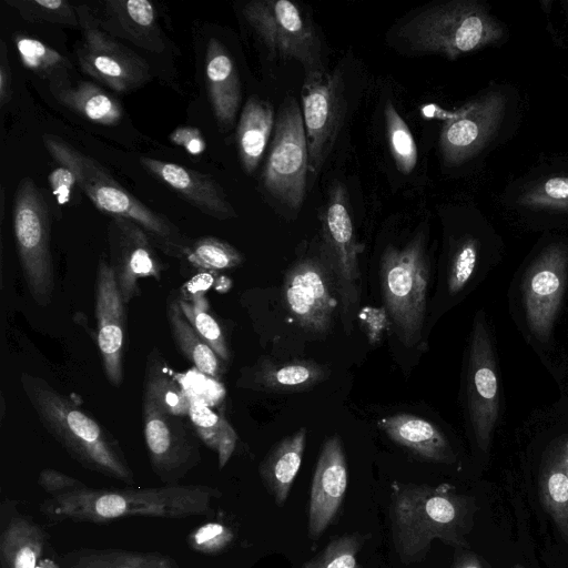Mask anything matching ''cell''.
Here are the masks:
<instances>
[{
	"instance_id": "27",
	"label": "cell",
	"mask_w": 568,
	"mask_h": 568,
	"mask_svg": "<svg viewBox=\"0 0 568 568\" xmlns=\"http://www.w3.org/2000/svg\"><path fill=\"white\" fill-rule=\"evenodd\" d=\"M274 125L273 105L251 97L242 110L236 130L239 155L246 173H253L260 164Z\"/></svg>"
},
{
	"instance_id": "35",
	"label": "cell",
	"mask_w": 568,
	"mask_h": 568,
	"mask_svg": "<svg viewBox=\"0 0 568 568\" xmlns=\"http://www.w3.org/2000/svg\"><path fill=\"white\" fill-rule=\"evenodd\" d=\"M158 362V361H156ZM155 359H149L144 383V395L164 412L175 416L189 415L191 400L181 387L168 377Z\"/></svg>"
},
{
	"instance_id": "15",
	"label": "cell",
	"mask_w": 568,
	"mask_h": 568,
	"mask_svg": "<svg viewBox=\"0 0 568 568\" xmlns=\"http://www.w3.org/2000/svg\"><path fill=\"white\" fill-rule=\"evenodd\" d=\"M568 280V250L547 246L529 265L521 283L523 304L531 334L546 342L560 310Z\"/></svg>"
},
{
	"instance_id": "20",
	"label": "cell",
	"mask_w": 568,
	"mask_h": 568,
	"mask_svg": "<svg viewBox=\"0 0 568 568\" xmlns=\"http://www.w3.org/2000/svg\"><path fill=\"white\" fill-rule=\"evenodd\" d=\"M347 488V464L342 439L328 437L321 449L311 487L307 532L318 539L335 520Z\"/></svg>"
},
{
	"instance_id": "11",
	"label": "cell",
	"mask_w": 568,
	"mask_h": 568,
	"mask_svg": "<svg viewBox=\"0 0 568 568\" xmlns=\"http://www.w3.org/2000/svg\"><path fill=\"white\" fill-rule=\"evenodd\" d=\"M343 71L305 77L302 115L308 148V171L317 173L325 163L346 113Z\"/></svg>"
},
{
	"instance_id": "36",
	"label": "cell",
	"mask_w": 568,
	"mask_h": 568,
	"mask_svg": "<svg viewBox=\"0 0 568 568\" xmlns=\"http://www.w3.org/2000/svg\"><path fill=\"white\" fill-rule=\"evenodd\" d=\"M388 145L397 170L409 174L417 163V148L413 134L396 108L387 102L384 109Z\"/></svg>"
},
{
	"instance_id": "46",
	"label": "cell",
	"mask_w": 568,
	"mask_h": 568,
	"mask_svg": "<svg viewBox=\"0 0 568 568\" xmlns=\"http://www.w3.org/2000/svg\"><path fill=\"white\" fill-rule=\"evenodd\" d=\"M388 314L384 307H364L359 313V318L364 331L371 343H377L381 339L383 332L387 328Z\"/></svg>"
},
{
	"instance_id": "5",
	"label": "cell",
	"mask_w": 568,
	"mask_h": 568,
	"mask_svg": "<svg viewBox=\"0 0 568 568\" xmlns=\"http://www.w3.org/2000/svg\"><path fill=\"white\" fill-rule=\"evenodd\" d=\"M381 282L386 310L400 341L415 345L422 335L429 270L422 234L404 247L389 245L381 260Z\"/></svg>"
},
{
	"instance_id": "23",
	"label": "cell",
	"mask_w": 568,
	"mask_h": 568,
	"mask_svg": "<svg viewBox=\"0 0 568 568\" xmlns=\"http://www.w3.org/2000/svg\"><path fill=\"white\" fill-rule=\"evenodd\" d=\"M140 163L201 212L219 220L236 216L223 189L211 176L176 163L152 158L142 156Z\"/></svg>"
},
{
	"instance_id": "31",
	"label": "cell",
	"mask_w": 568,
	"mask_h": 568,
	"mask_svg": "<svg viewBox=\"0 0 568 568\" xmlns=\"http://www.w3.org/2000/svg\"><path fill=\"white\" fill-rule=\"evenodd\" d=\"M542 507L568 546V473L562 456L549 458L539 476Z\"/></svg>"
},
{
	"instance_id": "33",
	"label": "cell",
	"mask_w": 568,
	"mask_h": 568,
	"mask_svg": "<svg viewBox=\"0 0 568 568\" xmlns=\"http://www.w3.org/2000/svg\"><path fill=\"white\" fill-rule=\"evenodd\" d=\"M14 43L22 64L49 85L71 83L72 63L45 43L22 34L14 36Z\"/></svg>"
},
{
	"instance_id": "41",
	"label": "cell",
	"mask_w": 568,
	"mask_h": 568,
	"mask_svg": "<svg viewBox=\"0 0 568 568\" xmlns=\"http://www.w3.org/2000/svg\"><path fill=\"white\" fill-rule=\"evenodd\" d=\"M365 538L359 534H346L333 538L325 548L301 568H361L357 555Z\"/></svg>"
},
{
	"instance_id": "3",
	"label": "cell",
	"mask_w": 568,
	"mask_h": 568,
	"mask_svg": "<svg viewBox=\"0 0 568 568\" xmlns=\"http://www.w3.org/2000/svg\"><path fill=\"white\" fill-rule=\"evenodd\" d=\"M22 387L45 429L84 468L135 484L116 440L93 418L40 377L22 374Z\"/></svg>"
},
{
	"instance_id": "19",
	"label": "cell",
	"mask_w": 568,
	"mask_h": 568,
	"mask_svg": "<svg viewBox=\"0 0 568 568\" xmlns=\"http://www.w3.org/2000/svg\"><path fill=\"white\" fill-rule=\"evenodd\" d=\"M49 536L17 501L6 498L0 506L1 568H59Z\"/></svg>"
},
{
	"instance_id": "21",
	"label": "cell",
	"mask_w": 568,
	"mask_h": 568,
	"mask_svg": "<svg viewBox=\"0 0 568 568\" xmlns=\"http://www.w3.org/2000/svg\"><path fill=\"white\" fill-rule=\"evenodd\" d=\"M124 304L112 267L108 262L101 260L95 282L98 345L105 375L114 386H120L123 379Z\"/></svg>"
},
{
	"instance_id": "42",
	"label": "cell",
	"mask_w": 568,
	"mask_h": 568,
	"mask_svg": "<svg viewBox=\"0 0 568 568\" xmlns=\"http://www.w3.org/2000/svg\"><path fill=\"white\" fill-rule=\"evenodd\" d=\"M235 534L222 521H206L194 528L186 537L187 546L202 555H220L234 542Z\"/></svg>"
},
{
	"instance_id": "4",
	"label": "cell",
	"mask_w": 568,
	"mask_h": 568,
	"mask_svg": "<svg viewBox=\"0 0 568 568\" xmlns=\"http://www.w3.org/2000/svg\"><path fill=\"white\" fill-rule=\"evenodd\" d=\"M399 37L414 53L456 60L498 43L505 28L484 3L454 0L418 12L400 27Z\"/></svg>"
},
{
	"instance_id": "24",
	"label": "cell",
	"mask_w": 568,
	"mask_h": 568,
	"mask_svg": "<svg viewBox=\"0 0 568 568\" xmlns=\"http://www.w3.org/2000/svg\"><path fill=\"white\" fill-rule=\"evenodd\" d=\"M377 426L396 444L423 459L454 464L456 455L442 430L429 420L410 414H396L377 420Z\"/></svg>"
},
{
	"instance_id": "7",
	"label": "cell",
	"mask_w": 568,
	"mask_h": 568,
	"mask_svg": "<svg viewBox=\"0 0 568 568\" xmlns=\"http://www.w3.org/2000/svg\"><path fill=\"white\" fill-rule=\"evenodd\" d=\"M13 230L28 290L40 306H47L54 291L49 211L30 178L22 179L16 191Z\"/></svg>"
},
{
	"instance_id": "43",
	"label": "cell",
	"mask_w": 568,
	"mask_h": 568,
	"mask_svg": "<svg viewBox=\"0 0 568 568\" xmlns=\"http://www.w3.org/2000/svg\"><path fill=\"white\" fill-rule=\"evenodd\" d=\"M478 241L470 236L464 237L458 243L452 257L447 278L450 294L460 292L471 277L478 258Z\"/></svg>"
},
{
	"instance_id": "17",
	"label": "cell",
	"mask_w": 568,
	"mask_h": 568,
	"mask_svg": "<svg viewBox=\"0 0 568 568\" xmlns=\"http://www.w3.org/2000/svg\"><path fill=\"white\" fill-rule=\"evenodd\" d=\"M283 302L301 327L317 334L331 329L338 304L327 271L312 258L300 261L287 271Z\"/></svg>"
},
{
	"instance_id": "8",
	"label": "cell",
	"mask_w": 568,
	"mask_h": 568,
	"mask_svg": "<svg viewBox=\"0 0 568 568\" xmlns=\"http://www.w3.org/2000/svg\"><path fill=\"white\" fill-rule=\"evenodd\" d=\"M308 148L302 109L293 97L283 101L262 173L264 187L291 209L301 207L306 192Z\"/></svg>"
},
{
	"instance_id": "32",
	"label": "cell",
	"mask_w": 568,
	"mask_h": 568,
	"mask_svg": "<svg viewBox=\"0 0 568 568\" xmlns=\"http://www.w3.org/2000/svg\"><path fill=\"white\" fill-rule=\"evenodd\" d=\"M168 320L174 341L184 356L203 374L217 378L219 356L203 341L184 316L179 300L168 304Z\"/></svg>"
},
{
	"instance_id": "12",
	"label": "cell",
	"mask_w": 568,
	"mask_h": 568,
	"mask_svg": "<svg viewBox=\"0 0 568 568\" xmlns=\"http://www.w3.org/2000/svg\"><path fill=\"white\" fill-rule=\"evenodd\" d=\"M507 108L508 99L500 90H488L464 105L440 130L444 164L457 166L478 155L497 135Z\"/></svg>"
},
{
	"instance_id": "49",
	"label": "cell",
	"mask_w": 568,
	"mask_h": 568,
	"mask_svg": "<svg viewBox=\"0 0 568 568\" xmlns=\"http://www.w3.org/2000/svg\"><path fill=\"white\" fill-rule=\"evenodd\" d=\"M452 568H483L479 558L465 548H457Z\"/></svg>"
},
{
	"instance_id": "14",
	"label": "cell",
	"mask_w": 568,
	"mask_h": 568,
	"mask_svg": "<svg viewBox=\"0 0 568 568\" xmlns=\"http://www.w3.org/2000/svg\"><path fill=\"white\" fill-rule=\"evenodd\" d=\"M324 251L333 268L344 311L358 300L361 278L358 256L364 244L356 241L347 192L344 184L335 182L322 213Z\"/></svg>"
},
{
	"instance_id": "13",
	"label": "cell",
	"mask_w": 568,
	"mask_h": 568,
	"mask_svg": "<svg viewBox=\"0 0 568 568\" xmlns=\"http://www.w3.org/2000/svg\"><path fill=\"white\" fill-rule=\"evenodd\" d=\"M144 439L152 470L165 485H176L201 460L199 436L180 416L143 397Z\"/></svg>"
},
{
	"instance_id": "16",
	"label": "cell",
	"mask_w": 568,
	"mask_h": 568,
	"mask_svg": "<svg viewBox=\"0 0 568 568\" xmlns=\"http://www.w3.org/2000/svg\"><path fill=\"white\" fill-rule=\"evenodd\" d=\"M467 406L475 439L490 447L499 412V386L491 341L481 313L476 315L468 358Z\"/></svg>"
},
{
	"instance_id": "40",
	"label": "cell",
	"mask_w": 568,
	"mask_h": 568,
	"mask_svg": "<svg viewBox=\"0 0 568 568\" xmlns=\"http://www.w3.org/2000/svg\"><path fill=\"white\" fill-rule=\"evenodd\" d=\"M189 261L209 271L233 268L242 264V254L231 244L216 237L199 239L187 252Z\"/></svg>"
},
{
	"instance_id": "28",
	"label": "cell",
	"mask_w": 568,
	"mask_h": 568,
	"mask_svg": "<svg viewBox=\"0 0 568 568\" xmlns=\"http://www.w3.org/2000/svg\"><path fill=\"white\" fill-rule=\"evenodd\" d=\"M59 568H181L168 555L114 548H78L59 558Z\"/></svg>"
},
{
	"instance_id": "44",
	"label": "cell",
	"mask_w": 568,
	"mask_h": 568,
	"mask_svg": "<svg viewBox=\"0 0 568 568\" xmlns=\"http://www.w3.org/2000/svg\"><path fill=\"white\" fill-rule=\"evenodd\" d=\"M38 484L50 496L65 494L85 486L81 480L51 468L40 471Z\"/></svg>"
},
{
	"instance_id": "9",
	"label": "cell",
	"mask_w": 568,
	"mask_h": 568,
	"mask_svg": "<svg viewBox=\"0 0 568 568\" xmlns=\"http://www.w3.org/2000/svg\"><path fill=\"white\" fill-rule=\"evenodd\" d=\"M243 14L270 52L300 62L305 77L325 72L320 38L298 6L288 0H253Z\"/></svg>"
},
{
	"instance_id": "48",
	"label": "cell",
	"mask_w": 568,
	"mask_h": 568,
	"mask_svg": "<svg viewBox=\"0 0 568 568\" xmlns=\"http://www.w3.org/2000/svg\"><path fill=\"white\" fill-rule=\"evenodd\" d=\"M7 52V45L2 41L0 49V104L2 106H4L12 97V77Z\"/></svg>"
},
{
	"instance_id": "18",
	"label": "cell",
	"mask_w": 568,
	"mask_h": 568,
	"mask_svg": "<svg viewBox=\"0 0 568 568\" xmlns=\"http://www.w3.org/2000/svg\"><path fill=\"white\" fill-rule=\"evenodd\" d=\"M144 231L138 223L120 216H112L109 225V264L124 303L140 294L139 280L161 278V264Z\"/></svg>"
},
{
	"instance_id": "1",
	"label": "cell",
	"mask_w": 568,
	"mask_h": 568,
	"mask_svg": "<svg viewBox=\"0 0 568 568\" xmlns=\"http://www.w3.org/2000/svg\"><path fill=\"white\" fill-rule=\"evenodd\" d=\"M222 493L205 485L79 489L45 498L39 505L50 525L64 521L109 524L128 517L182 519L211 510Z\"/></svg>"
},
{
	"instance_id": "34",
	"label": "cell",
	"mask_w": 568,
	"mask_h": 568,
	"mask_svg": "<svg viewBox=\"0 0 568 568\" xmlns=\"http://www.w3.org/2000/svg\"><path fill=\"white\" fill-rule=\"evenodd\" d=\"M189 416L199 438L217 452L219 467L222 469L235 449V430L223 416L197 403L191 402Z\"/></svg>"
},
{
	"instance_id": "25",
	"label": "cell",
	"mask_w": 568,
	"mask_h": 568,
	"mask_svg": "<svg viewBox=\"0 0 568 568\" xmlns=\"http://www.w3.org/2000/svg\"><path fill=\"white\" fill-rule=\"evenodd\" d=\"M205 73L214 116L222 128L229 129L240 108L241 83L232 58L215 38L207 43Z\"/></svg>"
},
{
	"instance_id": "29",
	"label": "cell",
	"mask_w": 568,
	"mask_h": 568,
	"mask_svg": "<svg viewBox=\"0 0 568 568\" xmlns=\"http://www.w3.org/2000/svg\"><path fill=\"white\" fill-rule=\"evenodd\" d=\"M49 90L60 104L91 122L114 125L122 118L121 104L93 82L49 85Z\"/></svg>"
},
{
	"instance_id": "45",
	"label": "cell",
	"mask_w": 568,
	"mask_h": 568,
	"mask_svg": "<svg viewBox=\"0 0 568 568\" xmlns=\"http://www.w3.org/2000/svg\"><path fill=\"white\" fill-rule=\"evenodd\" d=\"M48 181L58 203L60 205L69 203L72 191L75 184H78L73 172L60 165L50 172Z\"/></svg>"
},
{
	"instance_id": "26",
	"label": "cell",
	"mask_w": 568,
	"mask_h": 568,
	"mask_svg": "<svg viewBox=\"0 0 568 568\" xmlns=\"http://www.w3.org/2000/svg\"><path fill=\"white\" fill-rule=\"evenodd\" d=\"M306 434V428L302 427L286 436L272 447L260 464V477L278 507L285 504L300 470Z\"/></svg>"
},
{
	"instance_id": "38",
	"label": "cell",
	"mask_w": 568,
	"mask_h": 568,
	"mask_svg": "<svg viewBox=\"0 0 568 568\" xmlns=\"http://www.w3.org/2000/svg\"><path fill=\"white\" fill-rule=\"evenodd\" d=\"M180 307L203 341L222 359L229 361L230 354L223 332L215 318L207 312V303L202 294L195 295L192 302L179 300Z\"/></svg>"
},
{
	"instance_id": "47",
	"label": "cell",
	"mask_w": 568,
	"mask_h": 568,
	"mask_svg": "<svg viewBox=\"0 0 568 568\" xmlns=\"http://www.w3.org/2000/svg\"><path fill=\"white\" fill-rule=\"evenodd\" d=\"M169 139L172 143L182 146L192 155L202 154L206 148L201 131L193 126L178 128L170 134Z\"/></svg>"
},
{
	"instance_id": "6",
	"label": "cell",
	"mask_w": 568,
	"mask_h": 568,
	"mask_svg": "<svg viewBox=\"0 0 568 568\" xmlns=\"http://www.w3.org/2000/svg\"><path fill=\"white\" fill-rule=\"evenodd\" d=\"M42 139L50 155L73 172L78 185L99 211L129 219L159 239H172L171 223L129 193L93 158L58 136L45 134Z\"/></svg>"
},
{
	"instance_id": "10",
	"label": "cell",
	"mask_w": 568,
	"mask_h": 568,
	"mask_svg": "<svg viewBox=\"0 0 568 568\" xmlns=\"http://www.w3.org/2000/svg\"><path fill=\"white\" fill-rule=\"evenodd\" d=\"M77 12L83 34L77 51L81 70L120 93L143 85L150 79L146 61L104 32L88 7Z\"/></svg>"
},
{
	"instance_id": "39",
	"label": "cell",
	"mask_w": 568,
	"mask_h": 568,
	"mask_svg": "<svg viewBox=\"0 0 568 568\" xmlns=\"http://www.w3.org/2000/svg\"><path fill=\"white\" fill-rule=\"evenodd\" d=\"M29 22L80 27L77 9L65 0H7Z\"/></svg>"
},
{
	"instance_id": "2",
	"label": "cell",
	"mask_w": 568,
	"mask_h": 568,
	"mask_svg": "<svg viewBox=\"0 0 568 568\" xmlns=\"http://www.w3.org/2000/svg\"><path fill=\"white\" fill-rule=\"evenodd\" d=\"M477 506L453 486L393 483L389 521L394 549L404 565L423 561L434 539L469 548Z\"/></svg>"
},
{
	"instance_id": "22",
	"label": "cell",
	"mask_w": 568,
	"mask_h": 568,
	"mask_svg": "<svg viewBox=\"0 0 568 568\" xmlns=\"http://www.w3.org/2000/svg\"><path fill=\"white\" fill-rule=\"evenodd\" d=\"M92 14L99 27L113 38L155 53L165 48L155 9L148 0L102 1L98 13Z\"/></svg>"
},
{
	"instance_id": "50",
	"label": "cell",
	"mask_w": 568,
	"mask_h": 568,
	"mask_svg": "<svg viewBox=\"0 0 568 568\" xmlns=\"http://www.w3.org/2000/svg\"><path fill=\"white\" fill-rule=\"evenodd\" d=\"M513 568H526V567H524V566H523V565H520V564H516V565H514V566H513Z\"/></svg>"
},
{
	"instance_id": "37",
	"label": "cell",
	"mask_w": 568,
	"mask_h": 568,
	"mask_svg": "<svg viewBox=\"0 0 568 568\" xmlns=\"http://www.w3.org/2000/svg\"><path fill=\"white\" fill-rule=\"evenodd\" d=\"M518 203L531 210L568 213V176H550L532 183L521 192Z\"/></svg>"
},
{
	"instance_id": "30",
	"label": "cell",
	"mask_w": 568,
	"mask_h": 568,
	"mask_svg": "<svg viewBox=\"0 0 568 568\" xmlns=\"http://www.w3.org/2000/svg\"><path fill=\"white\" fill-rule=\"evenodd\" d=\"M326 378V369L314 361L261 363L254 373V385L275 393H292L310 389Z\"/></svg>"
}]
</instances>
